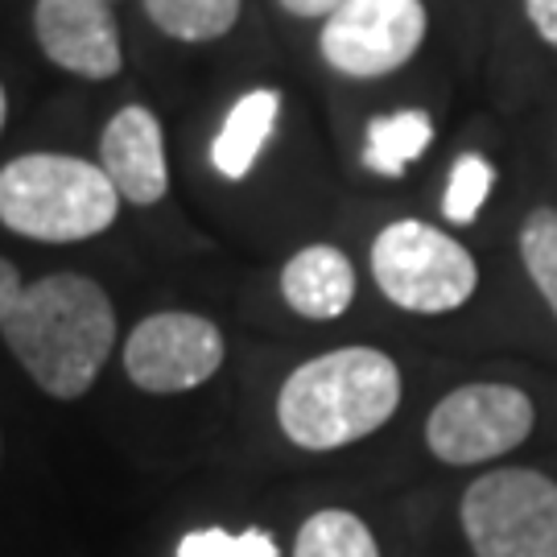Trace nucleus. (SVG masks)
Here are the masks:
<instances>
[{
	"label": "nucleus",
	"mask_w": 557,
	"mask_h": 557,
	"mask_svg": "<svg viewBox=\"0 0 557 557\" xmlns=\"http://www.w3.org/2000/svg\"><path fill=\"white\" fill-rule=\"evenodd\" d=\"M430 140H434V120L421 108L376 116L363 137V165L380 178H400L409 161H418L430 149Z\"/></svg>",
	"instance_id": "13"
},
{
	"label": "nucleus",
	"mask_w": 557,
	"mask_h": 557,
	"mask_svg": "<svg viewBox=\"0 0 557 557\" xmlns=\"http://www.w3.org/2000/svg\"><path fill=\"white\" fill-rule=\"evenodd\" d=\"M537 409L512 384H462L434 405L425 446L450 467H475L517 450L533 434Z\"/></svg>",
	"instance_id": "6"
},
{
	"label": "nucleus",
	"mask_w": 557,
	"mask_h": 557,
	"mask_svg": "<svg viewBox=\"0 0 557 557\" xmlns=\"http://www.w3.org/2000/svg\"><path fill=\"white\" fill-rule=\"evenodd\" d=\"M281 294L289 310L310 322H331L347 314L356 298V269L335 244H310L285 260L281 269Z\"/></svg>",
	"instance_id": "11"
},
{
	"label": "nucleus",
	"mask_w": 557,
	"mask_h": 557,
	"mask_svg": "<svg viewBox=\"0 0 557 557\" xmlns=\"http://www.w3.org/2000/svg\"><path fill=\"white\" fill-rule=\"evenodd\" d=\"M100 170L133 207H153L170 190L161 120L145 103H128L108 120L100 137Z\"/></svg>",
	"instance_id": "10"
},
{
	"label": "nucleus",
	"mask_w": 557,
	"mask_h": 557,
	"mask_svg": "<svg viewBox=\"0 0 557 557\" xmlns=\"http://www.w3.org/2000/svg\"><path fill=\"white\" fill-rule=\"evenodd\" d=\"M458 517L475 557H557V479L533 467L479 475Z\"/></svg>",
	"instance_id": "5"
},
{
	"label": "nucleus",
	"mask_w": 557,
	"mask_h": 557,
	"mask_svg": "<svg viewBox=\"0 0 557 557\" xmlns=\"http://www.w3.org/2000/svg\"><path fill=\"white\" fill-rule=\"evenodd\" d=\"M285 13H294V17H306V21H326L331 13H338L347 0H277Z\"/></svg>",
	"instance_id": "21"
},
{
	"label": "nucleus",
	"mask_w": 557,
	"mask_h": 557,
	"mask_svg": "<svg viewBox=\"0 0 557 557\" xmlns=\"http://www.w3.org/2000/svg\"><path fill=\"white\" fill-rule=\"evenodd\" d=\"M34 34L41 54L83 79L120 75V29L108 0H38Z\"/></svg>",
	"instance_id": "9"
},
{
	"label": "nucleus",
	"mask_w": 557,
	"mask_h": 557,
	"mask_svg": "<svg viewBox=\"0 0 557 557\" xmlns=\"http://www.w3.org/2000/svg\"><path fill=\"white\" fill-rule=\"evenodd\" d=\"M524 13H529L541 38L557 46V0H524Z\"/></svg>",
	"instance_id": "19"
},
{
	"label": "nucleus",
	"mask_w": 557,
	"mask_h": 557,
	"mask_svg": "<svg viewBox=\"0 0 557 557\" xmlns=\"http://www.w3.org/2000/svg\"><path fill=\"white\" fill-rule=\"evenodd\" d=\"M178 557H281V549L277 541L260 529H248V533L199 529L178 541Z\"/></svg>",
	"instance_id": "18"
},
{
	"label": "nucleus",
	"mask_w": 557,
	"mask_h": 557,
	"mask_svg": "<svg viewBox=\"0 0 557 557\" xmlns=\"http://www.w3.org/2000/svg\"><path fill=\"white\" fill-rule=\"evenodd\" d=\"M145 13L165 38L215 41L239 21V0H145Z\"/></svg>",
	"instance_id": "15"
},
{
	"label": "nucleus",
	"mask_w": 557,
	"mask_h": 557,
	"mask_svg": "<svg viewBox=\"0 0 557 557\" xmlns=\"http://www.w3.org/2000/svg\"><path fill=\"white\" fill-rule=\"evenodd\" d=\"M9 351L54 400H79L116 343V310L83 273H50L21 289L0 326Z\"/></svg>",
	"instance_id": "1"
},
{
	"label": "nucleus",
	"mask_w": 557,
	"mask_h": 557,
	"mask_svg": "<svg viewBox=\"0 0 557 557\" xmlns=\"http://www.w3.org/2000/svg\"><path fill=\"white\" fill-rule=\"evenodd\" d=\"M294 557H380V545L356 512L322 508L298 529Z\"/></svg>",
	"instance_id": "14"
},
{
	"label": "nucleus",
	"mask_w": 557,
	"mask_h": 557,
	"mask_svg": "<svg viewBox=\"0 0 557 557\" xmlns=\"http://www.w3.org/2000/svg\"><path fill=\"white\" fill-rule=\"evenodd\" d=\"M21 289H25V285H21L17 264H13V260L0 257V326H4V319H9V310L17 306Z\"/></svg>",
	"instance_id": "20"
},
{
	"label": "nucleus",
	"mask_w": 557,
	"mask_h": 557,
	"mask_svg": "<svg viewBox=\"0 0 557 557\" xmlns=\"http://www.w3.org/2000/svg\"><path fill=\"white\" fill-rule=\"evenodd\" d=\"M120 195L100 161L71 153H25L0 170V223L17 236L75 244L108 232Z\"/></svg>",
	"instance_id": "3"
},
{
	"label": "nucleus",
	"mask_w": 557,
	"mask_h": 557,
	"mask_svg": "<svg viewBox=\"0 0 557 557\" xmlns=\"http://www.w3.org/2000/svg\"><path fill=\"white\" fill-rule=\"evenodd\" d=\"M223 335L202 314L161 310L133 326L124 343V372L140 393H190L220 372Z\"/></svg>",
	"instance_id": "8"
},
{
	"label": "nucleus",
	"mask_w": 557,
	"mask_h": 557,
	"mask_svg": "<svg viewBox=\"0 0 557 557\" xmlns=\"http://www.w3.org/2000/svg\"><path fill=\"white\" fill-rule=\"evenodd\" d=\"M425 41L421 0H347L322 25L319 50L338 75L380 79L413 59Z\"/></svg>",
	"instance_id": "7"
},
{
	"label": "nucleus",
	"mask_w": 557,
	"mask_h": 557,
	"mask_svg": "<svg viewBox=\"0 0 557 557\" xmlns=\"http://www.w3.org/2000/svg\"><path fill=\"white\" fill-rule=\"evenodd\" d=\"M496 170L492 161H483L479 153H462L450 170L446 195H442V215L450 223H475V215L483 211V202L492 195Z\"/></svg>",
	"instance_id": "17"
},
{
	"label": "nucleus",
	"mask_w": 557,
	"mask_h": 557,
	"mask_svg": "<svg viewBox=\"0 0 557 557\" xmlns=\"http://www.w3.org/2000/svg\"><path fill=\"white\" fill-rule=\"evenodd\" d=\"M4 116H9V100H4V87H0V128H4Z\"/></svg>",
	"instance_id": "22"
},
{
	"label": "nucleus",
	"mask_w": 557,
	"mask_h": 557,
	"mask_svg": "<svg viewBox=\"0 0 557 557\" xmlns=\"http://www.w3.org/2000/svg\"><path fill=\"white\" fill-rule=\"evenodd\" d=\"M277 116H281L277 91H264V87H260V91L239 96L236 108L223 120L220 137L211 140V165L220 170L223 178L239 182L252 174L260 149L269 145L273 128H277Z\"/></svg>",
	"instance_id": "12"
},
{
	"label": "nucleus",
	"mask_w": 557,
	"mask_h": 557,
	"mask_svg": "<svg viewBox=\"0 0 557 557\" xmlns=\"http://www.w3.org/2000/svg\"><path fill=\"white\" fill-rule=\"evenodd\" d=\"M380 294L409 314H450L479 285L475 257L438 227L418 220L388 223L372 244Z\"/></svg>",
	"instance_id": "4"
},
{
	"label": "nucleus",
	"mask_w": 557,
	"mask_h": 557,
	"mask_svg": "<svg viewBox=\"0 0 557 557\" xmlns=\"http://www.w3.org/2000/svg\"><path fill=\"white\" fill-rule=\"evenodd\" d=\"M520 260L557 319V207H533L520 223Z\"/></svg>",
	"instance_id": "16"
},
{
	"label": "nucleus",
	"mask_w": 557,
	"mask_h": 557,
	"mask_svg": "<svg viewBox=\"0 0 557 557\" xmlns=\"http://www.w3.org/2000/svg\"><path fill=\"white\" fill-rule=\"evenodd\" d=\"M400 405V368L376 347H338L294 368L277 393L281 434L301 450H338L376 434Z\"/></svg>",
	"instance_id": "2"
}]
</instances>
